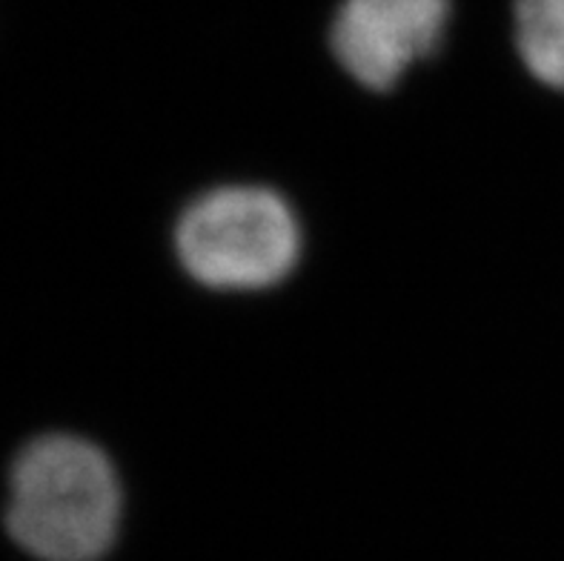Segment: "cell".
<instances>
[{"label": "cell", "instance_id": "obj_1", "mask_svg": "<svg viewBox=\"0 0 564 561\" xmlns=\"http://www.w3.org/2000/svg\"><path fill=\"white\" fill-rule=\"evenodd\" d=\"M121 525V484L95 444L75 435L32 441L12 467L7 527L41 561H98Z\"/></svg>", "mask_w": 564, "mask_h": 561}, {"label": "cell", "instance_id": "obj_2", "mask_svg": "<svg viewBox=\"0 0 564 561\" xmlns=\"http://www.w3.org/2000/svg\"><path fill=\"white\" fill-rule=\"evenodd\" d=\"M178 261L209 290H264L299 261L293 209L264 186H221L186 206L175 227Z\"/></svg>", "mask_w": 564, "mask_h": 561}, {"label": "cell", "instance_id": "obj_3", "mask_svg": "<svg viewBox=\"0 0 564 561\" xmlns=\"http://www.w3.org/2000/svg\"><path fill=\"white\" fill-rule=\"evenodd\" d=\"M456 12V0H336L329 55L365 89L390 93L415 64L442 52Z\"/></svg>", "mask_w": 564, "mask_h": 561}, {"label": "cell", "instance_id": "obj_4", "mask_svg": "<svg viewBox=\"0 0 564 561\" xmlns=\"http://www.w3.org/2000/svg\"><path fill=\"white\" fill-rule=\"evenodd\" d=\"M508 21L524 69L564 93V0H510Z\"/></svg>", "mask_w": 564, "mask_h": 561}]
</instances>
